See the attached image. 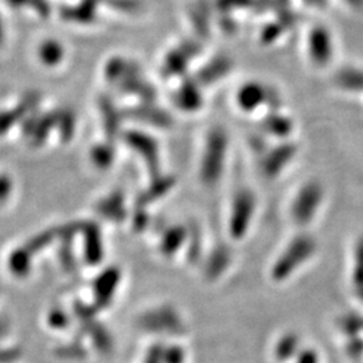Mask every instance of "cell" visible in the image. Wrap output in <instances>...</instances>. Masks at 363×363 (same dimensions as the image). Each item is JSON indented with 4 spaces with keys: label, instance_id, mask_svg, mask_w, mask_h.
Masks as SVG:
<instances>
[{
    "label": "cell",
    "instance_id": "1",
    "mask_svg": "<svg viewBox=\"0 0 363 363\" xmlns=\"http://www.w3.org/2000/svg\"><path fill=\"white\" fill-rule=\"evenodd\" d=\"M328 30L322 26L311 28L307 37V52L312 64L318 67L325 66L334 55V42Z\"/></svg>",
    "mask_w": 363,
    "mask_h": 363
},
{
    "label": "cell",
    "instance_id": "2",
    "mask_svg": "<svg viewBox=\"0 0 363 363\" xmlns=\"http://www.w3.org/2000/svg\"><path fill=\"white\" fill-rule=\"evenodd\" d=\"M322 201V189L318 183L304 184L294 199L292 214L296 220L303 222L315 216V211Z\"/></svg>",
    "mask_w": 363,
    "mask_h": 363
},
{
    "label": "cell",
    "instance_id": "3",
    "mask_svg": "<svg viewBox=\"0 0 363 363\" xmlns=\"http://www.w3.org/2000/svg\"><path fill=\"white\" fill-rule=\"evenodd\" d=\"M262 94L264 91L259 88V86H249L247 89H244V94H242V106H256L255 104H257L261 101L262 99Z\"/></svg>",
    "mask_w": 363,
    "mask_h": 363
}]
</instances>
